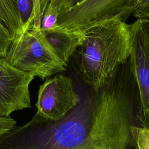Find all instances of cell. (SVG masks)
Wrapping results in <instances>:
<instances>
[{
  "mask_svg": "<svg viewBox=\"0 0 149 149\" xmlns=\"http://www.w3.org/2000/svg\"><path fill=\"white\" fill-rule=\"evenodd\" d=\"M81 100V95L76 91L72 79L61 74H56L40 86L36 113L56 121L77 106Z\"/></svg>",
  "mask_w": 149,
  "mask_h": 149,
  "instance_id": "obj_6",
  "label": "cell"
},
{
  "mask_svg": "<svg viewBox=\"0 0 149 149\" xmlns=\"http://www.w3.org/2000/svg\"><path fill=\"white\" fill-rule=\"evenodd\" d=\"M130 27L129 61L139 94V119L141 126L149 131V20L136 19Z\"/></svg>",
  "mask_w": 149,
  "mask_h": 149,
  "instance_id": "obj_5",
  "label": "cell"
},
{
  "mask_svg": "<svg viewBox=\"0 0 149 149\" xmlns=\"http://www.w3.org/2000/svg\"><path fill=\"white\" fill-rule=\"evenodd\" d=\"M18 12L24 26L29 20L33 11V0H10Z\"/></svg>",
  "mask_w": 149,
  "mask_h": 149,
  "instance_id": "obj_11",
  "label": "cell"
},
{
  "mask_svg": "<svg viewBox=\"0 0 149 149\" xmlns=\"http://www.w3.org/2000/svg\"><path fill=\"white\" fill-rule=\"evenodd\" d=\"M148 20H149V19H148Z\"/></svg>",
  "mask_w": 149,
  "mask_h": 149,
  "instance_id": "obj_17",
  "label": "cell"
},
{
  "mask_svg": "<svg viewBox=\"0 0 149 149\" xmlns=\"http://www.w3.org/2000/svg\"><path fill=\"white\" fill-rule=\"evenodd\" d=\"M41 0H33V11L28 22L37 28H41L42 14L41 9Z\"/></svg>",
  "mask_w": 149,
  "mask_h": 149,
  "instance_id": "obj_14",
  "label": "cell"
},
{
  "mask_svg": "<svg viewBox=\"0 0 149 149\" xmlns=\"http://www.w3.org/2000/svg\"><path fill=\"white\" fill-rule=\"evenodd\" d=\"M83 0H49L42 14L41 28H50L57 24L58 16Z\"/></svg>",
  "mask_w": 149,
  "mask_h": 149,
  "instance_id": "obj_9",
  "label": "cell"
},
{
  "mask_svg": "<svg viewBox=\"0 0 149 149\" xmlns=\"http://www.w3.org/2000/svg\"><path fill=\"white\" fill-rule=\"evenodd\" d=\"M84 40L79 48V70L89 88L97 90L130 58V24L118 19L107 20L82 30Z\"/></svg>",
  "mask_w": 149,
  "mask_h": 149,
  "instance_id": "obj_2",
  "label": "cell"
},
{
  "mask_svg": "<svg viewBox=\"0 0 149 149\" xmlns=\"http://www.w3.org/2000/svg\"><path fill=\"white\" fill-rule=\"evenodd\" d=\"M16 126V121L10 117L0 116V136Z\"/></svg>",
  "mask_w": 149,
  "mask_h": 149,
  "instance_id": "obj_16",
  "label": "cell"
},
{
  "mask_svg": "<svg viewBox=\"0 0 149 149\" xmlns=\"http://www.w3.org/2000/svg\"><path fill=\"white\" fill-rule=\"evenodd\" d=\"M132 15L136 19H149V0H138Z\"/></svg>",
  "mask_w": 149,
  "mask_h": 149,
  "instance_id": "obj_13",
  "label": "cell"
},
{
  "mask_svg": "<svg viewBox=\"0 0 149 149\" xmlns=\"http://www.w3.org/2000/svg\"><path fill=\"white\" fill-rule=\"evenodd\" d=\"M5 59L14 68L42 80L65 71L66 67L41 27L37 28L29 22L13 39Z\"/></svg>",
  "mask_w": 149,
  "mask_h": 149,
  "instance_id": "obj_3",
  "label": "cell"
},
{
  "mask_svg": "<svg viewBox=\"0 0 149 149\" xmlns=\"http://www.w3.org/2000/svg\"><path fill=\"white\" fill-rule=\"evenodd\" d=\"M62 119L36 113L28 122L0 136V149H108L103 111L91 90Z\"/></svg>",
  "mask_w": 149,
  "mask_h": 149,
  "instance_id": "obj_1",
  "label": "cell"
},
{
  "mask_svg": "<svg viewBox=\"0 0 149 149\" xmlns=\"http://www.w3.org/2000/svg\"><path fill=\"white\" fill-rule=\"evenodd\" d=\"M13 40L10 32L0 19V58H5Z\"/></svg>",
  "mask_w": 149,
  "mask_h": 149,
  "instance_id": "obj_12",
  "label": "cell"
},
{
  "mask_svg": "<svg viewBox=\"0 0 149 149\" xmlns=\"http://www.w3.org/2000/svg\"><path fill=\"white\" fill-rule=\"evenodd\" d=\"M34 77L0 58V116L31 107L29 85Z\"/></svg>",
  "mask_w": 149,
  "mask_h": 149,
  "instance_id": "obj_7",
  "label": "cell"
},
{
  "mask_svg": "<svg viewBox=\"0 0 149 149\" xmlns=\"http://www.w3.org/2000/svg\"><path fill=\"white\" fill-rule=\"evenodd\" d=\"M0 19L14 39L22 30L24 24L10 0H0Z\"/></svg>",
  "mask_w": 149,
  "mask_h": 149,
  "instance_id": "obj_10",
  "label": "cell"
},
{
  "mask_svg": "<svg viewBox=\"0 0 149 149\" xmlns=\"http://www.w3.org/2000/svg\"><path fill=\"white\" fill-rule=\"evenodd\" d=\"M136 142L138 149H149V131L141 126L137 129Z\"/></svg>",
  "mask_w": 149,
  "mask_h": 149,
  "instance_id": "obj_15",
  "label": "cell"
},
{
  "mask_svg": "<svg viewBox=\"0 0 149 149\" xmlns=\"http://www.w3.org/2000/svg\"><path fill=\"white\" fill-rule=\"evenodd\" d=\"M138 0H83L61 14L57 24L70 30H83L101 22L118 19L126 22Z\"/></svg>",
  "mask_w": 149,
  "mask_h": 149,
  "instance_id": "obj_4",
  "label": "cell"
},
{
  "mask_svg": "<svg viewBox=\"0 0 149 149\" xmlns=\"http://www.w3.org/2000/svg\"><path fill=\"white\" fill-rule=\"evenodd\" d=\"M42 30L57 56L67 66L84 40V31L68 29L58 24Z\"/></svg>",
  "mask_w": 149,
  "mask_h": 149,
  "instance_id": "obj_8",
  "label": "cell"
}]
</instances>
